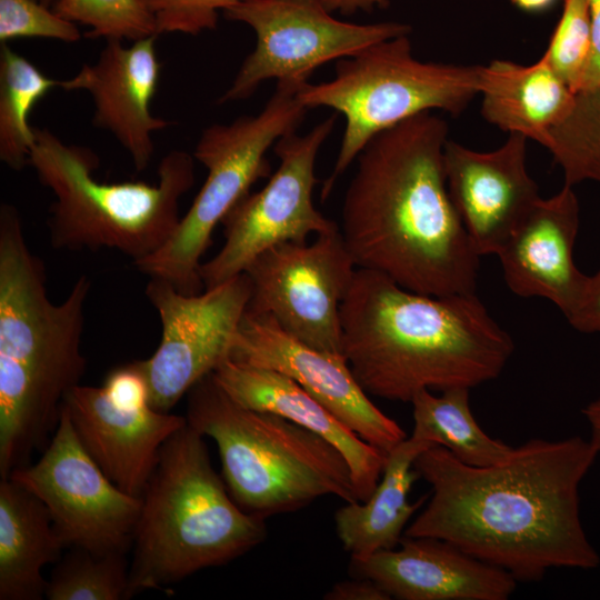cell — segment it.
<instances>
[{"label":"cell","instance_id":"19","mask_svg":"<svg viewBox=\"0 0 600 600\" xmlns=\"http://www.w3.org/2000/svg\"><path fill=\"white\" fill-rule=\"evenodd\" d=\"M349 572L400 600H507L517 580L452 543L403 536L398 548L351 558Z\"/></svg>","mask_w":600,"mask_h":600},{"label":"cell","instance_id":"37","mask_svg":"<svg viewBox=\"0 0 600 600\" xmlns=\"http://www.w3.org/2000/svg\"><path fill=\"white\" fill-rule=\"evenodd\" d=\"M582 413L590 428V441L600 457V397L589 402Z\"/></svg>","mask_w":600,"mask_h":600},{"label":"cell","instance_id":"13","mask_svg":"<svg viewBox=\"0 0 600 600\" xmlns=\"http://www.w3.org/2000/svg\"><path fill=\"white\" fill-rule=\"evenodd\" d=\"M357 268L340 229L277 244L244 270L252 287L247 311L270 316L308 346L342 354L340 308Z\"/></svg>","mask_w":600,"mask_h":600},{"label":"cell","instance_id":"4","mask_svg":"<svg viewBox=\"0 0 600 600\" xmlns=\"http://www.w3.org/2000/svg\"><path fill=\"white\" fill-rule=\"evenodd\" d=\"M17 209L0 208V477L26 466L54 433L67 393L86 372L81 352L91 281L52 302Z\"/></svg>","mask_w":600,"mask_h":600},{"label":"cell","instance_id":"18","mask_svg":"<svg viewBox=\"0 0 600 600\" xmlns=\"http://www.w3.org/2000/svg\"><path fill=\"white\" fill-rule=\"evenodd\" d=\"M63 409L84 450L122 491L141 497L163 443L187 424V418L151 406L114 403L102 387L78 384Z\"/></svg>","mask_w":600,"mask_h":600},{"label":"cell","instance_id":"12","mask_svg":"<svg viewBox=\"0 0 600 600\" xmlns=\"http://www.w3.org/2000/svg\"><path fill=\"white\" fill-rule=\"evenodd\" d=\"M7 478L46 506L66 548L127 553L132 547L142 499L122 491L102 472L79 441L63 407L38 461L12 470Z\"/></svg>","mask_w":600,"mask_h":600},{"label":"cell","instance_id":"15","mask_svg":"<svg viewBox=\"0 0 600 600\" xmlns=\"http://www.w3.org/2000/svg\"><path fill=\"white\" fill-rule=\"evenodd\" d=\"M230 358L290 377L386 454L407 438L402 428L370 400L342 354L303 343L268 314L246 311Z\"/></svg>","mask_w":600,"mask_h":600},{"label":"cell","instance_id":"21","mask_svg":"<svg viewBox=\"0 0 600 600\" xmlns=\"http://www.w3.org/2000/svg\"><path fill=\"white\" fill-rule=\"evenodd\" d=\"M219 386L244 408L280 416L328 440L346 458L360 501L376 489L387 454L366 442L290 377L230 357L212 372Z\"/></svg>","mask_w":600,"mask_h":600},{"label":"cell","instance_id":"32","mask_svg":"<svg viewBox=\"0 0 600 600\" xmlns=\"http://www.w3.org/2000/svg\"><path fill=\"white\" fill-rule=\"evenodd\" d=\"M152 14L158 34L197 36L218 26L219 12L243 0H142Z\"/></svg>","mask_w":600,"mask_h":600},{"label":"cell","instance_id":"26","mask_svg":"<svg viewBox=\"0 0 600 600\" xmlns=\"http://www.w3.org/2000/svg\"><path fill=\"white\" fill-rule=\"evenodd\" d=\"M60 83L8 43H0V160L10 169L19 171L29 164L36 139L29 113Z\"/></svg>","mask_w":600,"mask_h":600},{"label":"cell","instance_id":"31","mask_svg":"<svg viewBox=\"0 0 600 600\" xmlns=\"http://www.w3.org/2000/svg\"><path fill=\"white\" fill-rule=\"evenodd\" d=\"M19 38L73 43L81 39V33L76 23L39 0H0V43Z\"/></svg>","mask_w":600,"mask_h":600},{"label":"cell","instance_id":"1","mask_svg":"<svg viewBox=\"0 0 600 600\" xmlns=\"http://www.w3.org/2000/svg\"><path fill=\"white\" fill-rule=\"evenodd\" d=\"M597 457L578 436L530 439L488 467L431 446L413 464L431 494L404 536L448 541L517 581L553 568L596 569L600 556L583 529L579 489Z\"/></svg>","mask_w":600,"mask_h":600},{"label":"cell","instance_id":"20","mask_svg":"<svg viewBox=\"0 0 600 600\" xmlns=\"http://www.w3.org/2000/svg\"><path fill=\"white\" fill-rule=\"evenodd\" d=\"M579 224L572 186L540 198L497 253L509 289L520 297L548 299L569 316L588 280L573 260Z\"/></svg>","mask_w":600,"mask_h":600},{"label":"cell","instance_id":"23","mask_svg":"<svg viewBox=\"0 0 600 600\" xmlns=\"http://www.w3.org/2000/svg\"><path fill=\"white\" fill-rule=\"evenodd\" d=\"M429 441L407 437L388 454L381 478L364 501L344 502L334 514L337 534L350 558H366L381 550L396 548L413 513L427 497L409 501L418 456L430 448Z\"/></svg>","mask_w":600,"mask_h":600},{"label":"cell","instance_id":"2","mask_svg":"<svg viewBox=\"0 0 600 600\" xmlns=\"http://www.w3.org/2000/svg\"><path fill=\"white\" fill-rule=\"evenodd\" d=\"M447 141L432 112L374 136L356 159L339 228L358 268L430 296L476 292L480 261L448 192Z\"/></svg>","mask_w":600,"mask_h":600},{"label":"cell","instance_id":"16","mask_svg":"<svg viewBox=\"0 0 600 600\" xmlns=\"http://www.w3.org/2000/svg\"><path fill=\"white\" fill-rule=\"evenodd\" d=\"M528 139L509 133L496 150L476 151L448 140L443 162L448 192L479 257L499 252L541 198L527 168Z\"/></svg>","mask_w":600,"mask_h":600},{"label":"cell","instance_id":"7","mask_svg":"<svg viewBox=\"0 0 600 600\" xmlns=\"http://www.w3.org/2000/svg\"><path fill=\"white\" fill-rule=\"evenodd\" d=\"M29 164L54 201L48 219L56 249H114L133 263L158 251L180 221L179 201L194 183V157L171 150L159 162L158 182L107 183L93 172L98 156L34 128Z\"/></svg>","mask_w":600,"mask_h":600},{"label":"cell","instance_id":"39","mask_svg":"<svg viewBox=\"0 0 600 600\" xmlns=\"http://www.w3.org/2000/svg\"><path fill=\"white\" fill-rule=\"evenodd\" d=\"M39 1L49 8H53V6L58 2V0H39Z\"/></svg>","mask_w":600,"mask_h":600},{"label":"cell","instance_id":"8","mask_svg":"<svg viewBox=\"0 0 600 600\" xmlns=\"http://www.w3.org/2000/svg\"><path fill=\"white\" fill-rule=\"evenodd\" d=\"M481 73L482 66L421 61L412 53L409 34H402L338 60L331 80L304 83L298 98L307 109L326 107L346 120L321 200L378 133L423 112L461 113L479 94Z\"/></svg>","mask_w":600,"mask_h":600},{"label":"cell","instance_id":"35","mask_svg":"<svg viewBox=\"0 0 600 600\" xmlns=\"http://www.w3.org/2000/svg\"><path fill=\"white\" fill-rule=\"evenodd\" d=\"M592 47L578 92L600 88V0H588Z\"/></svg>","mask_w":600,"mask_h":600},{"label":"cell","instance_id":"36","mask_svg":"<svg viewBox=\"0 0 600 600\" xmlns=\"http://www.w3.org/2000/svg\"><path fill=\"white\" fill-rule=\"evenodd\" d=\"M327 9L334 13L352 16L358 12H371L377 8H383L391 0H322Z\"/></svg>","mask_w":600,"mask_h":600},{"label":"cell","instance_id":"25","mask_svg":"<svg viewBox=\"0 0 600 600\" xmlns=\"http://www.w3.org/2000/svg\"><path fill=\"white\" fill-rule=\"evenodd\" d=\"M468 388H452L439 396L430 390L411 400L412 436L441 446L458 460L472 467H488L503 461L513 447L487 434L474 419Z\"/></svg>","mask_w":600,"mask_h":600},{"label":"cell","instance_id":"10","mask_svg":"<svg viewBox=\"0 0 600 600\" xmlns=\"http://www.w3.org/2000/svg\"><path fill=\"white\" fill-rule=\"evenodd\" d=\"M222 13L228 20L250 27L256 46L219 98L220 104L251 97L270 79L309 82L314 70L327 62L411 32L409 24L398 21L339 20L322 0H243Z\"/></svg>","mask_w":600,"mask_h":600},{"label":"cell","instance_id":"30","mask_svg":"<svg viewBox=\"0 0 600 600\" xmlns=\"http://www.w3.org/2000/svg\"><path fill=\"white\" fill-rule=\"evenodd\" d=\"M591 47L588 0H564L561 17L543 54L576 94L590 58Z\"/></svg>","mask_w":600,"mask_h":600},{"label":"cell","instance_id":"28","mask_svg":"<svg viewBox=\"0 0 600 600\" xmlns=\"http://www.w3.org/2000/svg\"><path fill=\"white\" fill-rule=\"evenodd\" d=\"M564 176V184L600 183V88L577 93L570 114L549 134L546 147Z\"/></svg>","mask_w":600,"mask_h":600},{"label":"cell","instance_id":"38","mask_svg":"<svg viewBox=\"0 0 600 600\" xmlns=\"http://www.w3.org/2000/svg\"><path fill=\"white\" fill-rule=\"evenodd\" d=\"M518 9L529 13H540L549 10L557 0H510Z\"/></svg>","mask_w":600,"mask_h":600},{"label":"cell","instance_id":"17","mask_svg":"<svg viewBox=\"0 0 600 600\" xmlns=\"http://www.w3.org/2000/svg\"><path fill=\"white\" fill-rule=\"evenodd\" d=\"M157 36L124 46L106 40L98 60L61 81L64 90H86L92 98V123L111 133L131 157L137 171L150 164L152 136L171 121L154 117L150 104L157 93L161 64L156 50Z\"/></svg>","mask_w":600,"mask_h":600},{"label":"cell","instance_id":"11","mask_svg":"<svg viewBox=\"0 0 600 600\" xmlns=\"http://www.w3.org/2000/svg\"><path fill=\"white\" fill-rule=\"evenodd\" d=\"M332 114L309 132L286 134L274 143L277 170L262 189L244 196L222 220L224 242L200 266L204 289L243 273L266 250L283 242H303L311 236L332 232L339 226L313 204L318 180L316 160L336 124Z\"/></svg>","mask_w":600,"mask_h":600},{"label":"cell","instance_id":"33","mask_svg":"<svg viewBox=\"0 0 600 600\" xmlns=\"http://www.w3.org/2000/svg\"><path fill=\"white\" fill-rule=\"evenodd\" d=\"M566 319L577 331L600 334V269L588 276L579 302Z\"/></svg>","mask_w":600,"mask_h":600},{"label":"cell","instance_id":"5","mask_svg":"<svg viewBox=\"0 0 600 600\" xmlns=\"http://www.w3.org/2000/svg\"><path fill=\"white\" fill-rule=\"evenodd\" d=\"M141 499L128 598L226 564L267 537L266 519L233 500L188 421L163 443Z\"/></svg>","mask_w":600,"mask_h":600},{"label":"cell","instance_id":"29","mask_svg":"<svg viewBox=\"0 0 600 600\" xmlns=\"http://www.w3.org/2000/svg\"><path fill=\"white\" fill-rule=\"evenodd\" d=\"M53 11L90 28L86 37L137 41L159 36L142 0H58Z\"/></svg>","mask_w":600,"mask_h":600},{"label":"cell","instance_id":"24","mask_svg":"<svg viewBox=\"0 0 600 600\" xmlns=\"http://www.w3.org/2000/svg\"><path fill=\"white\" fill-rule=\"evenodd\" d=\"M66 548L46 506L10 478L0 480V600H40L43 568Z\"/></svg>","mask_w":600,"mask_h":600},{"label":"cell","instance_id":"9","mask_svg":"<svg viewBox=\"0 0 600 600\" xmlns=\"http://www.w3.org/2000/svg\"><path fill=\"white\" fill-rule=\"evenodd\" d=\"M303 84L277 82L274 93L259 113L202 130L193 157L207 169L206 180L170 239L154 253L134 262L140 271L169 281L186 294L204 290L200 260L211 244L212 233L254 182L270 177L268 150L297 131L308 111L298 98Z\"/></svg>","mask_w":600,"mask_h":600},{"label":"cell","instance_id":"34","mask_svg":"<svg viewBox=\"0 0 600 600\" xmlns=\"http://www.w3.org/2000/svg\"><path fill=\"white\" fill-rule=\"evenodd\" d=\"M326 600H389L390 596L374 581L356 578L337 582L323 597Z\"/></svg>","mask_w":600,"mask_h":600},{"label":"cell","instance_id":"22","mask_svg":"<svg viewBox=\"0 0 600 600\" xmlns=\"http://www.w3.org/2000/svg\"><path fill=\"white\" fill-rule=\"evenodd\" d=\"M479 94L489 123L543 147L551 130L570 114L577 97L544 54L528 66L508 60L482 66Z\"/></svg>","mask_w":600,"mask_h":600},{"label":"cell","instance_id":"3","mask_svg":"<svg viewBox=\"0 0 600 600\" xmlns=\"http://www.w3.org/2000/svg\"><path fill=\"white\" fill-rule=\"evenodd\" d=\"M341 352L369 394L411 402L500 376L514 343L476 292L430 296L357 268L340 308Z\"/></svg>","mask_w":600,"mask_h":600},{"label":"cell","instance_id":"14","mask_svg":"<svg viewBox=\"0 0 600 600\" xmlns=\"http://www.w3.org/2000/svg\"><path fill=\"white\" fill-rule=\"evenodd\" d=\"M252 293L246 272L196 294L152 277L146 296L161 322L153 354L140 360L148 380L150 406L170 410L201 379L231 354Z\"/></svg>","mask_w":600,"mask_h":600},{"label":"cell","instance_id":"27","mask_svg":"<svg viewBox=\"0 0 600 600\" xmlns=\"http://www.w3.org/2000/svg\"><path fill=\"white\" fill-rule=\"evenodd\" d=\"M127 553H94L71 548L61 557L47 581L48 600L129 599Z\"/></svg>","mask_w":600,"mask_h":600},{"label":"cell","instance_id":"6","mask_svg":"<svg viewBox=\"0 0 600 600\" xmlns=\"http://www.w3.org/2000/svg\"><path fill=\"white\" fill-rule=\"evenodd\" d=\"M187 421L217 444L224 483L248 513L267 518L324 496L360 501L342 453L280 416L236 402L212 373L187 393Z\"/></svg>","mask_w":600,"mask_h":600}]
</instances>
